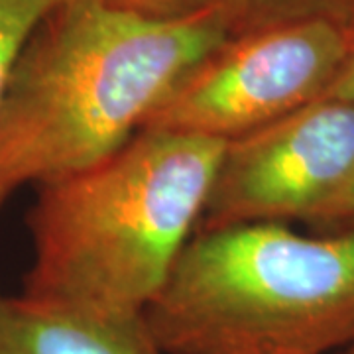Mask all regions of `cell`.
<instances>
[{"instance_id":"1","label":"cell","mask_w":354,"mask_h":354,"mask_svg":"<svg viewBox=\"0 0 354 354\" xmlns=\"http://www.w3.org/2000/svg\"><path fill=\"white\" fill-rule=\"evenodd\" d=\"M228 36L216 6L153 20L97 0H59L26 41L0 104V207L26 185L118 152Z\"/></svg>"},{"instance_id":"2","label":"cell","mask_w":354,"mask_h":354,"mask_svg":"<svg viewBox=\"0 0 354 354\" xmlns=\"http://www.w3.org/2000/svg\"><path fill=\"white\" fill-rule=\"evenodd\" d=\"M223 142L144 128L118 152L38 187L22 295L134 317L162 291L199 228Z\"/></svg>"},{"instance_id":"3","label":"cell","mask_w":354,"mask_h":354,"mask_svg":"<svg viewBox=\"0 0 354 354\" xmlns=\"http://www.w3.org/2000/svg\"><path fill=\"white\" fill-rule=\"evenodd\" d=\"M144 319L165 354H329L354 339V228L195 232Z\"/></svg>"},{"instance_id":"4","label":"cell","mask_w":354,"mask_h":354,"mask_svg":"<svg viewBox=\"0 0 354 354\" xmlns=\"http://www.w3.org/2000/svg\"><path fill=\"white\" fill-rule=\"evenodd\" d=\"M354 18L317 14L228 36L177 81L144 128L228 142L325 95Z\"/></svg>"},{"instance_id":"5","label":"cell","mask_w":354,"mask_h":354,"mask_svg":"<svg viewBox=\"0 0 354 354\" xmlns=\"http://www.w3.org/2000/svg\"><path fill=\"white\" fill-rule=\"evenodd\" d=\"M353 179L354 104L317 99L225 142L197 232L311 225Z\"/></svg>"},{"instance_id":"6","label":"cell","mask_w":354,"mask_h":354,"mask_svg":"<svg viewBox=\"0 0 354 354\" xmlns=\"http://www.w3.org/2000/svg\"><path fill=\"white\" fill-rule=\"evenodd\" d=\"M0 354L165 353L144 315H99L18 295L0 304Z\"/></svg>"},{"instance_id":"7","label":"cell","mask_w":354,"mask_h":354,"mask_svg":"<svg viewBox=\"0 0 354 354\" xmlns=\"http://www.w3.org/2000/svg\"><path fill=\"white\" fill-rule=\"evenodd\" d=\"M230 36L317 14L353 16L354 0H216Z\"/></svg>"},{"instance_id":"8","label":"cell","mask_w":354,"mask_h":354,"mask_svg":"<svg viewBox=\"0 0 354 354\" xmlns=\"http://www.w3.org/2000/svg\"><path fill=\"white\" fill-rule=\"evenodd\" d=\"M59 0H0V104L26 41Z\"/></svg>"},{"instance_id":"9","label":"cell","mask_w":354,"mask_h":354,"mask_svg":"<svg viewBox=\"0 0 354 354\" xmlns=\"http://www.w3.org/2000/svg\"><path fill=\"white\" fill-rule=\"evenodd\" d=\"M109 8L153 20H179L216 6V0H97Z\"/></svg>"},{"instance_id":"10","label":"cell","mask_w":354,"mask_h":354,"mask_svg":"<svg viewBox=\"0 0 354 354\" xmlns=\"http://www.w3.org/2000/svg\"><path fill=\"white\" fill-rule=\"evenodd\" d=\"M311 227L323 232H339L354 228V179L341 191V195L317 216Z\"/></svg>"},{"instance_id":"11","label":"cell","mask_w":354,"mask_h":354,"mask_svg":"<svg viewBox=\"0 0 354 354\" xmlns=\"http://www.w3.org/2000/svg\"><path fill=\"white\" fill-rule=\"evenodd\" d=\"M321 99H335V101L353 102L354 104V46L351 48L344 64L339 69V73L333 79V83Z\"/></svg>"},{"instance_id":"12","label":"cell","mask_w":354,"mask_h":354,"mask_svg":"<svg viewBox=\"0 0 354 354\" xmlns=\"http://www.w3.org/2000/svg\"><path fill=\"white\" fill-rule=\"evenodd\" d=\"M337 354H354V339L348 342V344H344V346H342L341 351H339Z\"/></svg>"},{"instance_id":"13","label":"cell","mask_w":354,"mask_h":354,"mask_svg":"<svg viewBox=\"0 0 354 354\" xmlns=\"http://www.w3.org/2000/svg\"><path fill=\"white\" fill-rule=\"evenodd\" d=\"M2 299H4V297H2V295H0V304H2Z\"/></svg>"}]
</instances>
